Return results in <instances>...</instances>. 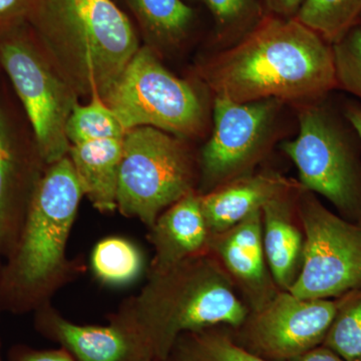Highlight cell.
<instances>
[{
    "label": "cell",
    "instance_id": "9c48e42d",
    "mask_svg": "<svg viewBox=\"0 0 361 361\" xmlns=\"http://www.w3.org/2000/svg\"><path fill=\"white\" fill-rule=\"evenodd\" d=\"M0 61L25 106L45 165L68 155L66 123L78 104V94L56 73L47 59L20 39L0 44Z\"/></svg>",
    "mask_w": 361,
    "mask_h": 361
},
{
    "label": "cell",
    "instance_id": "44dd1931",
    "mask_svg": "<svg viewBox=\"0 0 361 361\" xmlns=\"http://www.w3.org/2000/svg\"><path fill=\"white\" fill-rule=\"evenodd\" d=\"M361 0H305L295 18L330 44L360 25Z\"/></svg>",
    "mask_w": 361,
    "mask_h": 361
},
{
    "label": "cell",
    "instance_id": "3957f363",
    "mask_svg": "<svg viewBox=\"0 0 361 361\" xmlns=\"http://www.w3.org/2000/svg\"><path fill=\"white\" fill-rule=\"evenodd\" d=\"M232 281L220 261L205 252L149 276L141 292L123 301L110 320L141 337L156 361L168 360L182 334L246 322L248 310Z\"/></svg>",
    "mask_w": 361,
    "mask_h": 361
},
{
    "label": "cell",
    "instance_id": "f1b7e54d",
    "mask_svg": "<svg viewBox=\"0 0 361 361\" xmlns=\"http://www.w3.org/2000/svg\"><path fill=\"white\" fill-rule=\"evenodd\" d=\"M294 361H345L331 349L324 345L317 346L304 353Z\"/></svg>",
    "mask_w": 361,
    "mask_h": 361
},
{
    "label": "cell",
    "instance_id": "4dcf8cb0",
    "mask_svg": "<svg viewBox=\"0 0 361 361\" xmlns=\"http://www.w3.org/2000/svg\"><path fill=\"white\" fill-rule=\"evenodd\" d=\"M23 0H0V18L13 13Z\"/></svg>",
    "mask_w": 361,
    "mask_h": 361
},
{
    "label": "cell",
    "instance_id": "e0dca14e",
    "mask_svg": "<svg viewBox=\"0 0 361 361\" xmlns=\"http://www.w3.org/2000/svg\"><path fill=\"white\" fill-rule=\"evenodd\" d=\"M123 137L71 145L68 152L84 196L101 213L116 210Z\"/></svg>",
    "mask_w": 361,
    "mask_h": 361
},
{
    "label": "cell",
    "instance_id": "836d02e7",
    "mask_svg": "<svg viewBox=\"0 0 361 361\" xmlns=\"http://www.w3.org/2000/svg\"><path fill=\"white\" fill-rule=\"evenodd\" d=\"M360 25H361V16H360Z\"/></svg>",
    "mask_w": 361,
    "mask_h": 361
},
{
    "label": "cell",
    "instance_id": "e575fe53",
    "mask_svg": "<svg viewBox=\"0 0 361 361\" xmlns=\"http://www.w3.org/2000/svg\"><path fill=\"white\" fill-rule=\"evenodd\" d=\"M360 224L361 225V220H360Z\"/></svg>",
    "mask_w": 361,
    "mask_h": 361
},
{
    "label": "cell",
    "instance_id": "9a60e30c",
    "mask_svg": "<svg viewBox=\"0 0 361 361\" xmlns=\"http://www.w3.org/2000/svg\"><path fill=\"white\" fill-rule=\"evenodd\" d=\"M200 195L191 192L166 209L149 227L155 254L149 276L161 274L187 259L208 252L210 233L200 208Z\"/></svg>",
    "mask_w": 361,
    "mask_h": 361
},
{
    "label": "cell",
    "instance_id": "f546056e",
    "mask_svg": "<svg viewBox=\"0 0 361 361\" xmlns=\"http://www.w3.org/2000/svg\"><path fill=\"white\" fill-rule=\"evenodd\" d=\"M346 120L355 130L361 142V108L355 104H348L343 113Z\"/></svg>",
    "mask_w": 361,
    "mask_h": 361
},
{
    "label": "cell",
    "instance_id": "2e32d148",
    "mask_svg": "<svg viewBox=\"0 0 361 361\" xmlns=\"http://www.w3.org/2000/svg\"><path fill=\"white\" fill-rule=\"evenodd\" d=\"M0 111V254L6 258L20 237L40 178L30 177Z\"/></svg>",
    "mask_w": 361,
    "mask_h": 361
},
{
    "label": "cell",
    "instance_id": "603a6c76",
    "mask_svg": "<svg viewBox=\"0 0 361 361\" xmlns=\"http://www.w3.org/2000/svg\"><path fill=\"white\" fill-rule=\"evenodd\" d=\"M66 133L71 146L123 137L127 132L102 97L94 96L85 106L75 104L66 123Z\"/></svg>",
    "mask_w": 361,
    "mask_h": 361
},
{
    "label": "cell",
    "instance_id": "277c9868",
    "mask_svg": "<svg viewBox=\"0 0 361 361\" xmlns=\"http://www.w3.org/2000/svg\"><path fill=\"white\" fill-rule=\"evenodd\" d=\"M32 20L47 61L78 96L103 99L140 49L113 0H32Z\"/></svg>",
    "mask_w": 361,
    "mask_h": 361
},
{
    "label": "cell",
    "instance_id": "6da1fadb",
    "mask_svg": "<svg viewBox=\"0 0 361 361\" xmlns=\"http://www.w3.org/2000/svg\"><path fill=\"white\" fill-rule=\"evenodd\" d=\"M215 97L312 104L337 89L334 47L296 18H263L204 70Z\"/></svg>",
    "mask_w": 361,
    "mask_h": 361
},
{
    "label": "cell",
    "instance_id": "8fae6325",
    "mask_svg": "<svg viewBox=\"0 0 361 361\" xmlns=\"http://www.w3.org/2000/svg\"><path fill=\"white\" fill-rule=\"evenodd\" d=\"M337 308V299L277 292L243 323L245 348L270 361H294L322 345Z\"/></svg>",
    "mask_w": 361,
    "mask_h": 361
},
{
    "label": "cell",
    "instance_id": "4fadbf2b",
    "mask_svg": "<svg viewBox=\"0 0 361 361\" xmlns=\"http://www.w3.org/2000/svg\"><path fill=\"white\" fill-rule=\"evenodd\" d=\"M208 251L246 292L254 310L277 293L266 268L262 210L251 214L227 231L210 235Z\"/></svg>",
    "mask_w": 361,
    "mask_h": 361
},
{
    "label": "cell",
    "instance_id": "5bb4252c",
    "mask_svg": "<svg viewBox=\"0 0 361 361\" xmlns=\"http://www.w3.org/2000/svg\"><path fill=\"white\" fill-rule=\"evenodd\" d=\"M304 190L276 173L246 175L200 195V208L210 235L227 231L270 202Z\"/></svg>",
    "mask_w": 361,
    "mask_h": 361
},
{
    "label": "cell",
    "instance_id": "d6986e66",
    "mask_svg": "<svg viewBox=\"0 0 361 361\" xmlns=\"http://www.w3.org/2000/svg\"><path fill=\"white\" fill-rule=\"evenodd\" d=\"M152 42L177 44L187 35L194 11L182 0H127Z\"/></svg>",
    "mask_w": 361,
    "mask_h": 361
},
{
    "label": "cell",
    "instance_id": "ba28073f",
    "mask_svg": "<svg viewBox=\"0 0 361 361\" xmlns=\"http://www.w3.org/2000/svg\"><path fill=\"white\" fill-rule=\"evenodd\" d=\"M299 216L304 242L300 271L289 292L307 299H337L361 288V225L331 212L302 190Z\"/></svg>",
    "mask_w": 361,
    "mask_h": 361
},
{
    "label": "cell",
    "instance_id": "484cf974",
    "mask_svg": "<svg viewBox=\"0 0 361 361\" xmlns=\"http://www.w3.org/2000/svg\"><path fill=\"white\" fill-rule=\"evenodd\" d=\"M218 27L235 32L256 20L260 11L258 0H203Z\"/></svg>",
    "mask_w": 361,
    "mask_h": 361
},
{
    "label": "cell",
    "instance_id": "5b68a950",
    "mask_svg": "<svg viewBox=\"0 0 361 361\" xmlns=\"http://www.w3.org/2000/svg\"><path fill=\"white\" fill-rule=\"evenodd\" d=\"M355 137L348 121L320 101L300 111L298 135L282 149L295 164L305 191L322 195L343 218L360 223L361 161Z\"/></svg>",
    "mask_w": 361,
    "mask_h": 361
},
{
    "label": "cell",
    "instance_id": "4316f807",
    "mask_svg": "<svg viewBox=\"0 0 361 361\" xmlns=\"http://www.w3.org/2000/svg\"><path fill=\"white\" fill-rule=\"evenodd\" d=\"M9 361H78L66 348L49 349V350H35L23 348H13Z\"/></svg>",
    "mask_w": 361,
    "mask_h": 361
},
{
    "label": "cell",
    "instance_id": "d590c367",
    "mask_svg": "<svg viewBox=\"0 0 361 361\" xmlns=\"http://www.w3.org/2000/svg\"><path fill=\"white\" fill-rule=\"evenodd\" d=\"M163 361H169V360H163Z\"/></svg>",
    "mask_w": 361,
    "mask_h": 361
},
{
    "label": "cell",
    "instance_id": "cb8c5ba5",
    "mask_svg": "<svg viewBox=\"0 0 361 361\" xmlns=\"http://www.w3.org/2000/svg\"><path fill=\"white\" fill-rule=\"evenodd\" d=\"M337 300L336 315L322 345L345 361H361V288Z\"/></svg>",
    "mask_w": 361,
    "mask_h": 361
},
{
    "label": "cell",
    "instance_id": "d4e9b609",
    "mask_svg": "<svg viewBox=\"0 0 361 361\" xmlns=\"http://www.w3.org/2000/svg\"><path fill=\"white\" fill-rule=\"evenodd\" d=\"M337 87L361 101V25H355L332 44Z\"/></svg>",
    "mask_w": 361,
    "mask_h": 361
},
{
    "label": "cell",
    "instance_id": "ac0fdd59",
    "mask_svg": "<svg viewBox=\"0 0 361 361\" xmlns=\"http://www.w3.org/2000/svg\"><path fill=\"white\" fill-rule=\"evenodd\" d=\"M292 196L281 197L262 209L266 262L273 281L283 291H288L295 281L302 261L304 240L292 222Z\"/></svg>",
    "mask_w": 361,
    "mask_h": 361
},
{
    "label": "cell",
    "instance_id": "7c38bea8",
    "mask_svg": "<svg viewBox=\"0 0 361 361\" xmlns=\"http://www.w3.org/2000/svg\"><path fill=\"white\" fill-rule=\"evenodd\" d=\"M35 312L40 334L58 342L78 361H156L141 337L118 323L77 324L59 314L51 303Z\"/></svg>",
    "mask_w": 361,
    "mask_h": 361
},
{
    "label": "cell",
    "instance_id": "ffe728a7",
    "mask_svg": "<svg viewBox=\"0 0 361 361\" xmlns=\"http://www.w3.org/2000/svg\"><path fill=\"white\" fill-rule=\"evenodd\" d=\"M169 361H270L211 329L187 332L176 341Z\"/></svg>",
    "mask_w": 361,
    "mask_h": 361
},
{
    "label": "cell",
    "instance_id": "7402d4cb",
    "mask_svg": "<svg viewBox=\"0 0 361 361\" xmlns=\"http://www.w3.org/2000/svg\"><path fill=\"white\" fill-rule=\"evenodd\" d=\"M92 272L104 284H129L142 270L141 251L122 237H109L94 246L90 257Z\"/></svg>",
    "mask_w": 361,
    "mask_h": 361
},
{
    "label": "cell",
    "instance_id": "52a82bcc",
    "mask_svg": "<svg viewBox=\"0 0 361 361\" xmlns=\"http://www.w3.org/2000/svg\"><path fill=\"white\" fill-rule=\"evenodd\" d=\"M102 99L126 132L152 127L184 137L203 128L204 108L198 94L166 70L148 47H140Z\"/></svg>",
    "mask_w": 361,
    "mask_h": 361
},
{
    "label": "cell",
    "instance_id": "30bf717a",
    "mask_svg": "<svg viewBox=\"0 0 361 361\" xmlns=\"http://www.w3.org/2000/svg\"><path fill=\"white\" fill-rule=\"evenodd\" d=\"M281 104L274 99L236 103L215 97L213 133L200 161L209 187L249 175L274 141Z\"/></svg>",
    "mask_w": 361,
    "mask_h": 361
},
{
    "label": "cell",
    "instance_id": "1f68e13d",
    "mask_svg": "<svg viewBox=\"0 0 361 361\" xmlns=\"http://www.w3.org/2000/svg\"><path fill=\"white\" fill-rule=\"evenodd\" d=\"M1 258H2V255H1V254H0V274H1V269H2ZM0 310H1V307H0Z\"/></svg>",
    "mask_w": 361,
    "mask_h": 361
},
{
    "label": "cell",
    "instance_id": "d6a6232c",
    "mask_svg": "<svg viewBox=\"0 0 361 361\" xmlns=\"http://www.w3.org/2000/svg\"><path fill=\"white\" fill-rule=\"evenodd\" d=\"M0 361H2L1 355H0Z\"/></svg>",
    "mask_w": 361,
    "mask_h": 361
},
{
    "label": "cell",
    "instance_id": "7a4b0ae2",
    "mask_svg": "<svg viewBox=\"0 0 361 361\" xmlns=\"http://www.w3.org/2000/svg\"><path fill=\"white\" fill-rule=\"evenodd\" d=\"M84 193L68 156L47 166L35 188L20 237L0 274V307L37 311L82 272L66 245Z\"/></svg>",
    "mask_w": 361,
    "mask_h": 361
},
{
    "label": "cell",
    "instance_id": "83f0119b",
    "mask_svg": "<svg viewBox=\"0 0 361 361\" xmlns=\"http://www.w3.org/2000/svg\"><path fill=\"white\" fill-rule=\"evenodd\" d=\"M305 0H261L272 16L282 18H295Z\"/></svg>",
    "mask_w": 361,
    "mask_h": 361
},
{
    "label": "cell",
    "instance_id": "8992f818",
    "mask_svg": "<svg viewBox=\"0 0 361 361\" xmlns=\"http://www.w3.org/2000/svg\"><path fill=\"white\" fill-rule=\"evenodd\" d=\"M194 164L179 137L152 127L123 137L116 210L152 227L171 205L194 191Z\"/></svg>",
    "mask_w": 361,
    "mask_h": 361
}]
</instances>
